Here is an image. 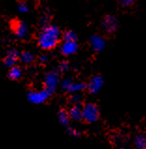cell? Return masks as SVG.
<instances>
[{
  "instance_id": "1",
  "label": "cell",
  "mask_w": 146,
  "mask_h": 149,
  "mask_svg": "<svg viewBox=\"0 0 146 149\" xmlns=\"http://www.w3.org/2000/svg\"><path fill=\"white\" fill-rule=\"evenodd\" d=\"M61 38L60 29L54 24L44 25L38 37V44L43 50H51L57 46Z\"/></svg>"
},
{
  "instance_id": "2",
  "label": "cell",
  "mask_w": 146,
  "mask_h": 149,
  "mask_svg": "<svg viewBox=\"0 0 146 149\" xmlns=\"http://www.w3.org/2000/svg\"><path fill=\"white\" fill-rule=\"evenodd\" d=\"M81 119L86 123H95L99 118V109L94 103H86L81 108Z\"/></svg>"
},
{
  "instance_id": "3",
  "label": "cell",
  "mask_w": 146,
  "mask_h": 149,
  "mask_svg": "<svg viewBox=\"0 0 146 149\" xmlns=\"http://www.w3.org/2000/svg\"><path fill=\"white\" fill-rule=\"evenodd\" d=\"M51 93H50L47 89L43 88L41 90L37 91H30L27 94V100L30 103L32 104H42L45 101L48 100V99L51 97Z\"/></svg>"
},
{
  "instance_id": "4",
  "label": "cell",
  "mask_w": 146,
  "mask_h": 149,
  "mask_svg": "<svg viewBox=\"0 0 146 149\" xmlns=\"http://www.w3.org/2000/svg\"><path fill=\"white\" fill-rule=\"evenodd\" d=\"M43 84H44V88L53 94V93L56 90V88L59 84V71L54 70V71L48 72V73L44 76Z\"/></svg>"
},
{
  "instance_id": "5",
  "label": "cell",
  "mask_w": 146,
  "mask_h": 149,
  "mask_svg": "<svg viewBox=\"0 0 146 149\" xmlns=\"http://www.w3.org/2000/svg\"><path fill=\"white\" fill-rule=\"evenodd\" d=\"M102 26L107 33H113L118 29L119 24L117 19L113 15H108L103 19Z\"/></svg>"
},
{
  "instance_id": "6",
  "label": "cell",
  "mask_w": 146,
  "mask_h": 149,
  "mask_svg": "<svg viewBox=\"0 0 146 149\" xmlns=\"http://www.w3.org/2000/svg\"><path fill=\"white\" fill-rule=\"evenodd\" d=\"M103 84H104V80H103L102 76H95L90 80L86 87L91 94H97L102 88Z\"/></svg>"
},
{
  "instance_id": "7",
  "label": "cell",
  "mask_w": 146,
  "mask_h": 149,
  "mask_svg": "<svg viewBox=\"0 0 146 149\" xmlns=\"http://www.w3.org/2000/svg\"><path fill=\"white\" fill-rule=\"evenodd\" d=\"M60 50L64 55H72L78 51V43L74 40H64Z\"/></svg>"
},
{
  "instance_id": "8",
  "label": "cell",
  "mask_w": 146,
  "mask_h": 149,
  "mask_svg": "<svg viewBox=\"0 0 146 149\" xmlns=\"http://www.w3.org/2000/svg\"><path fill=\"white\" fill-rule=\"evenodd\" d=\"M19 59H20V53L16 49H11L7 53L6 57L4 58V65L10 69V68L16 65V63Z\"/></svg>"
},
{
  "instance_id": "9",
  "label": "cell",
  "mask_w": 146,
  "mask_h": 149,
  "mask_svg": "<svg viewBox=\"0 0 146 149\" xmlns=\"http://www.w3.org/2000/svg\"><path fill=\"white\" fill-rule=\"evenodd\" d=\"M90 43H91L92 49L95 52H101L105 48L106 42L102 37L98 35H93L90 37Z\"/></svg>"
},
{
  "instance_id": "10",
  "label": "cell",
  "mask_w": 146,
  "mask_h": 149,
  "mask_svg": "<svg viewBox=\"0 0 146 149\" xmlns=\"http://www.w3.org/2000/svg\"><path fill=\"white\" fill-rule=\"evenodd\" d=\"M28 25L24 22H17L14 25V34L19 39H24L28 35Z\"/></svg>"
},
{
  "instance_id": "11",
  "label": "cell",
  "mask_w": 146,
  "mask_h": 149,
  "mask_svg": "<svg viewBox=\"0 0 146 149\" xmlns=\"http://www.w3.org/2000/svg\"><path fill=\"white\" fill-rule=\"evenodd\" d=\"M68 114H70V119L74 121H79L81 119L83 116V113H81V108L80 107L79 104L73 105L72 107L68 111Z\"/></svg>"
},
{
  "instance_id": "12",
  "label": "cell",
  "mask_w": 146,
  "mask_h": 149,
  "mask_svg": "<svg viewBox=\"0 0 146 149\" xmlns=\"http://www.w3.org/2000/svg\"><path fill=\"white\" fill-rule=\"evenodd\" d=\"M22 75H23V71L19 67H17L15 65L13 67L10 68L8 76V78H10V80H18V79H20L21 77H22Z\"/></svg>"
},
{
  "instance_id": "13",
  "label": "cell",
  "mask_w": 146,
  "mask_h": 149,
  "mask_svg": "<svg viewBox=\"0 0 146 149\" xmlns=\"http://www.w3.org/2000/svg\"><path fill=\"white\" fill-rule=\"evenodd\" d=\"M34 58H35L34 54L31 52H29V51H25V52L20 54V61L23 64H25V65L33 63Z\"/></svg>"
},
{
  "instance_id": "14",
  "label": "cell",
  "mask_w": 146,
  "mask_h": 149,
  "mask_svg": "<svg viewBox=\"0 0 146 149\" xmlns=\"http://www.w3.org/2000/svg\"><path fill=\"white\" fill-rule=\"evenodd\" d=\"M58 120L62 125L67 126L70 124V114H68V112H67L65 110H60L58 112Z\"/></svg>"
},
{
  "instance_id": "15",
  "label": "cell",
  "mask_w": 146,
  "mask_h": 149,
  "mask_svg": "<svg viewBox=\"0 0 146 149\" xmlns=\"http://www.w3.org/2000/svg\"><path fill=\"white\" fill-rule=\"evenodd\" d=\"M135 146L137 148L145 149L146 148V136L145 135H138L135 138Z\"/></svg>"
},
{
  "instance_id": "16",
  "label": "cell",
  "mask_w": 146,
  "mask_h": 149,
  "mask_svg": "<svg viewBox=\"0 0 146 149\" xmlns=\"http://www.w3.org/2000/svg\"><path fill=\"white\" fill-rule=\"evenodd\" d=\"M86 84H83V83H73L72 84V86L70 89V93H80L81 91H83L85 88H86Z\"/></svg>"
},
{
  "instance_id": "17",
  "label": "cell",
  "mask_w": 146,
  "mask_h": 149,
  "mask_svg": "<svg viewBox=\"0 0 146 149\" xmlns=\"http://www.w3.org/2000/svg\"><path fill=\"white\" fill-rule=\"evenodd\" d=\"M73 83H74V82H73V80L71 78H66L61 82V86H62V88L64 89V90L68 92Z\"/></svg>"
},
{
  "instance_id": "18",
  "label": "cell",
  "mask_w": 146,
  "mask_h": 149,
  "mask_svg": "<svg viewBox=\"0 0 146 149\" xmlns=\"http://www.w3.org/2000/svg\"><path fill=\"white\" fill-rule=\"evenodd\" d=\"M63 39H64V40H74V41H77V35L73 31L68 30V31L65 32V34H64Z\"/></svg>"
},
{
  "instance_id": "19",
  "label": "cell",
  "mask_w": 146,
  "mask_h": 149,
  "mask_svg": "<svg viewBox=\"0 0 146 149\" xmlns=\"http://www.w3.org/2000/svg\"><path fill=\"white\" fill-rule=\"evenodd\" d=\"M81 100V97L79 93H73V95L70 97V102L73 105H76V104H79Z\"/></svg>"
},
{
  "instance_id": "20",
  "label": "cell",
  "mask_w": 146,
  "mask_h": 149,
  "mask_svg": "<svg viewBox=\"0 0 146 149\" xmlns=\"http://www.w3.org/2000/svg\"><path fill=\"white\" fill-rule=\"evenodd\" d=\"M18 10L21 12V13H26V12L29 11V6H28V4L27 3H24V2L19 4Z\"/></svg>"
},
{
  "instance_id": "21",
  "label": "cell",
  "mask_w": 146,
  "mask_h": 149,
  "mask_svg": "<svg viewBox=\"0 0 146 149\" xmlns=\"http://www.w3.org/2000/svg\"><path fill=\"white\" fill-rule=\"evenodd\" d=\"M118 3L124 8H127V7H130L134 4L135 0H117Z\"/></svg>"
},
{
  "instance_id": "22",
  "label": "cell",
  "mask_w": 146,
  "mask_h": 149,
  "mask_svg": "<svg viewBox=\"0 0 146 149\" xmlns=\"http://www.w3.org/2000/svg\"><path fill=\"white\" fill-rule=\"evenodd\" d=\"M68 70H70V64H68L67 62L64 61L62 63H60V65H59V70L60 71H61V72H66Z\"/></svg>"
},
{
  "instance_id": "23",
  "label": "cell",
  "mask_w": 146,
  "mask_h": 149,
  "mask_svg": "<svg viewBox=\"0 0 146 149\" xmlns=\"http://www.w3.org/2000/svg\"><path fill=\"white\" fill-rule=\"evenodd\" d=\"M67 131L71 136H73V137H78V136H80L79 131L75 129H73V127H67Z\"/></svg>"
},
{
  "instance_id": "24",
  "label": "cell",
  "mask_w": 146,
  "mask_h": 149,
  "mask_svg": "<svg viewBox=\"0 0 146 149\" xmlns=\"http://www.w3.org/2000/svg\"><path fill=\"white\" fill-rule=\"evenodd\" d=\"M47 60H48V56H47V55H42V56H40V61L42 63L47 62Z\"/></svg>"
}]
</instances>
